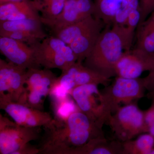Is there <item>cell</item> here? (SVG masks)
Returning a JSON list of instances; mask_svg holds the SVG:
<instances>
[{"mask_svg": "<svg viewBox=\"0 0 154 154\" xmlns=\"http://www.w3.org/2000/svg\"><path fill=\"white\" fill-rule=\"evenodd\" d=\"M134 49L145 54L154 52V10L137 28Z\"/></svg>", "mask_w": 154, "mask_h": 154, "instance_id": "20", "label": "cell"}, {"mask_svg": "<svg viewBox=\"0 0 154 154\" xmlns=\"http://www.w3.org/2000/svg\"><path fill=\"white\" fill-rule=\"evenodd\" d=\"M35 1H41V0H34Z\"/></svg>", "mask_w": 154, "mask_h": 154, "instance_id": "33", "label": "cell"}, {"mask_svg": "<svg viewBox=\"0 0 154 154\" xmlns=\"http://www.w3.org/2000/svg\"><path fill=\"white\" fill-rule=\"evenodd\" d=\"M72 154H122V142L107 140L105 137L94 139L75 149Z\"/></svg>", "mask_w": 154, "mask_h": 154, "instance_id": "17", "label": "cell"}, {"mask_svg": "<svg viewBox=\"0 0 154 154\" xmlns=\"http://www.w3.org/2000/svg\"><path fill=\"white\" fill-rule=\"evenodd\" d=\"M27 70L0 59V96L22 104L26 94Z\"/></svg>", "mask_w": 154, "mask_h": 154, "instance_id": "8", "label": "cell"}, {"mask_svg": "<svg viewBox=\"0 0 154 154\" xmlns=\"http://www.w3.org/2000/svg\"><path fill=\"white\" fill-rule=\"evenodd\" d=\"M0 51L9 62L28 69L39 68L35 60L34 49L25 42L9 37H0Z\"/></svg>", "mask_w": 154, "mask_h": 154, "instance_id": "13", "label": "cell"}, {"mask_svg": "<svg viewBox=\"0 0 154 154\" xmlns=\"http://www.w3.org/2000/svg\"><path fill=\"white\" fill-rule=\"evenodd\" d=\"M40 18L33 2L24 0L0 5V22Z\"/></svg>", "mask_w": 154, "mask_h": 154, "instance_id": "14", "label": "cell"}, {"mask_svg": "<svg viewBox=\"0 0 154 154\" xmlns=\"http://www.w3.org/2000/svg\"><path fill=\"white\" fill-rule=\"evenodd\" d=\"M110 79L104 76L82 63L76 62L66 70L62 72L56 82L69 94L78 86L88 84L108 86Z\"/></svg>", "mask_w": 154, "mask_h": 154, "instance_id": "11", "label": "cell"}, {"mask_svg": "<svg viewBox=\"0 0 154 154\" xmlns=\"http://www.w3.org/2000/svg\"><path fill=\"white\" fill-rule=\"evenodd\" d=\"M146 90L148 91V95L152 99L154 98V72H149V74L143 78Z\"/></svg>", "mask_w": 154, "mask_h": 154, "instance_id": "29", "label": "cell"}, {"mask_svg": "<svg viewBox=\"0 0 154 154\" xmlns=\"http://www.w3.org/2000/svg\"><path fill=\"white\" fill-rule=\"evenodd\" d=\"M24 1V0H0V4L10 2H19V1Z\"/></svg>", "mask_w": 154, "mask_h": 154, "instance_id": "31", "label": "cell"}, {"mask_svg": "<svg viewBox=\"0 0 154 154\" xmlns=\"http://www.w3.org/2000/svg\"><path fill=\"white\" fill-rule=\"evenodd\" d=\"M139 0H123L120 8L116 14L112 25L124 26L130 13L139 9Z\"/></svg>", "mask_w": 154, "mask_h": 154, "instance_id": "25", "label": "cell"}, {"mask_svg": "<svg viewBox=\"0 0 154 154\" xmlns=\"http://www.w3.org/2000/svg\"><path fill=\"white\" fill-rule=\"evenodd\" d=\"M122 154H150L154 148V137L144 133L135 140L122 142Z\"/></svg>", "mask_w": 154, "mask_h": 154, "instance_id": "21", "label": "cell"}, {"mask_svg": "<svg viewBox=\"0 0 154 154\" xmlns=\"http://www.w3.org/2000/svg\"><path fill=\"white\" fill-rule=\"evenodd\" d=\"M105 26V23L101 21L68 45L75 54L77 62H82L90 54Z\"/></svg>", "mask_w": 154, "mask_h": 154, "instance_id": "16", "label": "cell"}, {"mask_svg": "<svg viewBox=\"0 0 154 154\" xmlns=\"http://www.w3.org/2000/svg\"><path fill=\"white\" fill-rule=\"evenodd\" d=\"M102 127L80 110L64 120L54 118L44 127V133L37 146L39 154H72L77 148L105 136Z\"/></svg>", "mask_w": 154, "mask_h": 154, "instance_id": "1", "label": "cell"}, {"mask_svg": "<svg viewBox=\"0 0 154 154\" xmlns=\"http://www.w3.org/2000/svg\"><path fill=\"white\" fill-rule=\"evenodd\" d=\"M66 0L33 1L38 12H41V21L51 20L60 15L63 11Z\"/></svg>", "mask_w": 154, "mask_h": 154, "instance_id": "23", "label": "cell"}, {"mask_svg": "<svg viewBox=\"0 0 154 154\" xmlns=\"http://www.w3.org/2000/svg\"><path fill=\"white\" fill-rule=\"evenodd\" d=\"M31 46L34 49L36 64L45 69H58L63 72L77 61L71 48L54 36L46 37Z\"/></svg>", "mask_w": 154, "mask_h": 154, "instance_id": "4", "label": "cell"}, {"mask_svg": "<svg viewBox=\"0 0 154 154\" xmlns=\"http://www.w3.org/2000/svg\"><path fill=\"white\" fill-rule=\"evenodd\" d=\"M140 12L139 9L134 10L130 13L126 23L124 25L128 43L132 47L136 29L137 28L140 20Z\"/></svg>", "mask_w": 154, "mask_h": 154, "instance_id": "26", "label": "cell"}, {"mask_svg": "<svg viewBox=\"0 0 154 154\" xmlns=\"http://www.w3.org/2000/svg\"><path fill=\"white\" fill-rule=\"evenodd\" d=\"M133 50L142 58L145 63L147 71L154 72V52L151 54H145L136 50Z\"/></svg>", "mask_w": 154, "mask_h": 154, "instance_id": "30", "label": "cell"}, {"mask_svg": "<svg viewBox=\"0 0 154 154\" xmlns=\"http://www.w3.org/2000/svg\"><path fill=\"white\" fill-rule=\"evenodd\" d=\"M144 112V120L146 133H148L154 137V98L151 105Z\"/></svg>", "mask_w": 154, "mask_h": 154, "instance_id": "27", "label": "cell"}, {"mask_svg": "<svg viewBox=\"0 0 154 154\" xmlns=\"http://www.w3.org/2000/svg\"><path fill=\"white\" fill-rule=\"evenodd\" d=\"M124 26L113 24L105 25L84 65L105 77L116 76L115 67L123 54L130 51Z\"/></svg>", "mask_w": 154, "mask_h": 154, "instance_id": "2", "label": "cell"}, {"mask_svg": "<svg viewBox=\"0 0 154 154\" xmlns=\"http://www.w3.org/2000/svg\"><path fill=\"white\" fill-rule=\"evenodd\" d=\"M145 90L143 78L128 79L116 77L112 84L105 87L101 91L107 122L110 116L121 107V105H128L143 98Z\"/></svg>", "mask_w": 154, "mask_h": 154, "instance_id": "3", "label": "cell"}, {"mask_svg": "<svg viewBox=\"0 0 154 154\" xmlns=\"http://www.w3.org/2000/svg\"><path fill=\"white\" fill-rule=\"evenodd\" d=\"M41 19H25L0 22V35L14 31L32 33L40 40L47 37L42 28Z\"/></svg>", "mask_w": 154, "mask_h": 154, "instance_id": "19", "label": "cell"}, {"mask_svg": "<svg viewBox=\"0 0 154 154\" xmlns=\"http://www.w3.org/2000/svg\"><path fill=\"white\" fill-rule=\"evenodd\" d=\"M150 154H154V148L152 150Z\"/></svg>", "mask_w": 154, "mask_h": 154, "instance_id": "32", "label": "cell"}, {"mask_svg": "<svg viewBox=\"0 0 154 154\" xmlns=\"http://www.w3.org/2000/svg\"><path fill=\"white\" fill-rule=\"evenodd\" d=\"M116 140L122 142L146 133L144 112L135 102L119 107L107 122Z\"/></svg>", "mask_w": 154, "mask_h": 154, "instance_id": "5", "label": "cell"}, {"mask_svg": "<svg viewBox=\"0 0 154 154\" xmlns=\"http://www.w3.org/2000/svg\"><path fill=\"white\" fill-rule=\"evenodd\" d=\"M41 127H28L0 114V154H16L30 141L41 137Z\"/></svg>", "mask_w": 154, "mask_h": 154, "instance_id": "6", "label": "cell"}, {"mask_svg": "<svg viewBox=\"0 0 154 154\" xmlns=\"http://www.w3.org/2000/svg\"><path fill=\"white\" fill-rule=\"evenodd\" d=\"M69 95L63 99L52 101V108L55 119L64 120L72 113L79 110L75 102L70 98Z\"/></svg>", "mask_w": 154, "mask_h": 154, "instance_id": "24", "label": "cell"}, {"mask_svg": "<svg viewBox=\"0 0 154 154\" xmlns=\"http://www.w3.org/2000/svg\"><path fill=\"white\" fill-rule=\"evenodd\" d=\"M146 67L142 58L133 50L123 52L115 67L116 76L128 79L139 78Z\"/></svg>", "mask_w": 154, "mask_h": 154, "instance_id": "15", "label": "cell"}, {"mask_svg": "<svg viewBox=\"0 0 154 154\" xmlns=\"http://www.w3.org/2000/svg\"><path fill=\"white\" fill-rule=\"evenodd\" d=\"M101 21L102 20L91 15L79 22L53 30L51 32L53 36L60 38L69 45L75 39L99 24Z\"/></svg>", "mask_w": 154, "mask_h": 154, "instance_id": "18", "label": "cell"}, {"mask_svg": "<svg viewBox=\"0 0 154 154\" xmlns=\"http://www.w3.org/2000/svg\"><path fill=\"white\" fill-rule=\"evenodd\" d=\"M139 2L141 17L139 25L143 22L154 10V0H139Z\"/></svg>", "mask_w": 154, "mask_h": 154, "instance_id": "28", "label": "cell"}, {"mask_svg": "<svg viewBox=\"0 0 154 154\" xmlns=\"http://www.w3.org/2000/svg\"><path fill=\"white\" fill-rule=\"evenodd\" d=\"M94 2L92 0H66L63 11L57 17L41 21L51 30L66 27L94 14Z\"/></svg>", "mask_w": 154, "mask_h": 154, "instance_id": "12", "label": "cell"}, {"mask_svg": "<svg viewBox=\"0 0 154 154\" xmlns=\"http://www.w3.org/2000/svg\"><path fill=\"white\" fill-rule=\"evenodd\" d=\"M0 108L5 112L13 121L22 126L44 127L53 120L54 117L48 112L14 102L4 96H0Z\"/></svg>", "mask_w": 154, "mask_h": 154, "instance_id": "10", "label": "cell"}, {"mask_svg": "<svg viewBox=\"0 0 154 154\" xmlns=\"http://www.w3.org/2000/svg\"><path fill=\"white\" fill-rule=\"evenodd\" d=\"M79 110L91 120L103 126L107 119L98 85L88 84L78 86L70 94Z\"/></svg>", "mask_w": 154, "mask_h": 154, "instance_id": "9", "label": "cell"}, {"mask_svg": "<svg viewBox=\"0 0 154 154\" xmlns=\"http://www.w3.org/2000/svg\"><path fill=\"white\" fill-rule=\"evenodd\" d=\"M57 79L55 75L49 69H28L25 79L26 94L22 104L42 110L45 99L49 95Z\"/></svg>", "mask_w": 154, "mask_h": 154, "instance_id": "7", "label": "cell"}, {"mask_svg": "<svg viewBox=\"0 0 154 154\" xmlns=\"http://www.w3.org/2000/svg\"><path fill=\"white\" fill-rule=\"evenodd\" d=\"M119 0H96L93 16L100 19L105 25H112L116 14L120 8Z\"/></svg>", "mask_w": 154, "mask_h": 154, "instance_id": "22", "label": "cell"}]
</instances>
